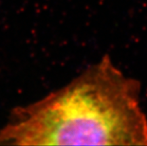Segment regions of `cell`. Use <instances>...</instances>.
<instances>
[{"label":"cell","instance_id":"1","mask_svg":"<svg viewBox=\"0 0 147 146\" xmlns=\"http://www.w3.org/2000/svg\"><path fill=\"white\" fill-rule=\"evenodd\" d=\"M140 83L107 54L62 87L15 106L0 127V145L147 146Z\"/></svg>","mask_w":147,"mask_h":146}]
</instances>
